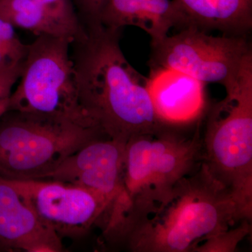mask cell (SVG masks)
Segmentation results:
<instances>
[{"instance_id":"13","label":"cell","mask_w":252,"mask_h":252,"mask_svg":"<svg viewBox=\"0 0 252 252\" xmlns=\"http://www.w3.org/2000/svg\"><path fill=\"white\" fill-rule=\"evenodd\" d=\"M154 135H138L126 142L124 187L130 211L120 230L124 241L129 233L157 209L151 170V144Z\"/></svg>"},{"instance_id":"18","label":"cell","mask_w":252,"mask_h":252,"mask_svg":"<svg viewBox=\"0 0 252 252\" xmlns=\"http://www.w3.org/2000/svg\"><path fill=\"white\" fill-rule=\"evenodd\" d=\"M22 64L23 63L0 72V119L8 111L10 97L19 79Z\"/></svg>"},{"instance_id":"4","label":"cell","mask_w":252,"mask_h":252,"mask_svg":"<svg viewBox=\"0 0 252 252\" xmlns=\"http://www.w3.org/2000/svg\"><path fill=\"white\" fill-rule=\"evenodd\" d=\"M102 137L97 129L67 119L7 111L0 119V177L37 180Z\"/></svg>"},{"instance_id":"15","label":"cell","mask_w":252,"mask_h":252,"mask_svg":"<svg viewBox=\"0 0 252 252\" xmlns=\"http://www.w3.org/2000/svg\"><path fill=\"white\" fill-rule=\"evenodd\" d=\"M36 9L57 23L73 43L85 35L74 0H28Z\"/></svg>"},{"instance_id":"14","label":"cell","mask_w":252,"mask_h":252,"mask_svg":"<svg viewBox=\"0 0 252 252\" xmlns=\"http://www.w3.org/2000/svg\"><path fill=\"white\" fill-rule=\"evenodd\" d=\"M189 26L241 36L252 28V0H175Z\"/></svg>"},{"instance_id":"10","label":"cell","mask_w":252,"mask_h":252,"mask_svg":"<svg viewBox=\"0 0 252 252\" xmlns=\"http://www.w3.org/2000/svg\"><path fill=\"white\" fill-rule=\"evenodd\" d=\"M147 89L156 115L164 125L190 124L205 109V84L176 69L150 67Z\"/></svg>"},{"instance_id":"8","label":"cell","mask_w":252,"mask_h":252,"mask_svg":"<svg viewBox=\"0 0 252 252\" xmlns=\"http://www.w3.org/2000/svg\"><path fill=\"white\" fill-rule=\"evenodd\" d=\"M6 180L61 238H81L99 226L107 212L104 199L89 189L52 180Z\"/></svg>"},{"instance_id":"6","label":"cell","mask_w":252,"mask_h":252,"mask_svg":"<svg viewBox=\"0 0 252 252\" xmlns=\"http://www.w3.org/2000/svg\"><path fill=\"white\" fill-rule=\"evenodd\" d=\"M151 44L150 67L176 69L204 84H220L225 90L252 59L251 46L243 36L210 35L193 26Z\"/></svg>"},{"instance_id":"12","label":"cell","mask_w":252,"mask_h":252,"mask_svg":"<svg viewBox=\"0 0 252 252\" xmlns=\"http://www.w3.org/2000/svg\"><path fill=\"white\" fill-rule=\"evenodd\" d=\"M155 136L151 144L150 164L158 207L170 200L175 186L190 173L202 144L198 138L187 139L168 131Z\"/></svg>"},{"instance_id":"2","label":"cell","mask_w":252,"mask_h":252,"mask_svg":"<svg viewBox=\"0 0 252 252\" xmlns=\"http://www.w3.org/2000/svg\"><path fill=\"white\" fill-rule=\"evenodd\" d=\"M242 220L228 189L203 163L175 186L170 200L124 239L131 251L187 252L207 237Z\"/></svg>"},{"instance_id":"3","label":"cell","mask_w":252,"mask_h":252,"mask_svg":"<svg viewBox=\"0 0 252 252\" xmlns=\"http://www.w3.org/2000/svg\"><path fill=\"white\" fill-rule=\"evenodd\" d=\"M207 119L205 165L230 192L242 220L252 216V59Z\"/></svg>"},{"instance_id":"19","label":"cell","mask_w":252,"mask_h":252,"mask_svg":"<svg viewBox=\"0 0 252 252\" xmlns=\"http://www.w3.org/2000/svg\"><path fill=\"white\" fill-rule=\"evenodd\" d=\"M107 0H74L76 8L85 16L89 24L98 23V18Z\"/></svg>"},{"instance_id":"20","label":"cell","mask_w":252,"mask_h":252,"mask_svg":"<svg viewBox=\"0 0 252 252\" xmlns=\"http://www.w3.org/2000/svg\"><path fill=\"white\" fill-rule=\"evenodd\" d=\"M23 61L15 59L7 50L0 45V72L18 65L22 63Z\"/></svg>"},{"instance_id":"5","label":"cell","mask_w":252,"mask_h":252,"mask_svg":"<svg viewBox=\"0 0 252 252\" xmlns=\"http://www.w3.org/2000/svg\"><path fill=\"white\" fill-rule=\"evenodd\" d=\"M72 44L65 38L49 35L36 36L28 44L8 111L67 119L99 130L81 104L74 61L69 53Z\"/></svg>"},{"instance_id":"11","label":"cell","mask_w":252,"mask_h":252,"mask_svg":"<svg viewBox=\"0 0 252 252\" xmlns=\"http://www.w3.org/2000/svg\"><path fill=\"white\" fill-rule=\"evenodd\" d=\"M98 23L114 31L126 26L140 28L150 36L151 44L162 40L172 28L189 26L175 0H107Z\"/></svg>"},{"instance_id":"17","label":"cell","mask_w":252,"mask_h":252,"mask_svg":"<svg viewBox=\"0 0 252 252\" xmlns=\"http://www.w3.org/2000/svg\"><path fill=\"white\" fill-rule=\"evenodd\" d=\"M16 27L6 18L0 15V45L12 55L15 59L22 61L27 54L28 44L20 39Z\"/></svg>"},{"instance_id":"16","label":"cell","mask_w":252,"mask_h":252,"mask_svg":"<svg viewBox=\"0 0 252 252\" xmlns=\"http://www.w3.org/2000/svg\"><path fill=\"white\" fill-rule=\"evenodd\" d=\"M250 220H243L236 228H227L204 239L192 250L194 252H234L239 243L251 231Z\"/></svg>"},{"instance_id":"9","label":"cell","mask_w":252,"mask_h":252,"mask_svg":"<svg viewBox=\"0 0 252 252\" xmlns=\"http://www.w3.org/2000/svg\"><path fill=\"white\" fill-rule=\"evenodd\" d=\"M61 252L62 240L0 177V252Z\"/></svg>"},{"instance_id":"7","label":"cell","mask_w":252,"mask_h":252,"mask_svg":"<svg viewBox=\"0 0 252 252\" xmlns=\"http://www.w3.org/2000/svg\"><path fill=\"white\" fill-rule=\"evenodd\" d=\"M126 142L102 137L86 144L37 180L89 189L107 205L102 221L122 217L130 207L124 187Z\"/></svg>"},{"instance_id":"1","label":"cell","mask_w":252,"mask_h":252,"mask_svg":"<svg viewBox=\"0 0 252 252\" xmlns=\"http://www.w3.org/2000/svg\"><path fill=\"white\" fill-rule=\"evenodd\" d=\"M120 31L89 24L73 43L72 56L86 115L106 137L127 142L138 135H157L163 126L147 89V78L132 67L119 44Z\"/></svg>"}]
</instances>
